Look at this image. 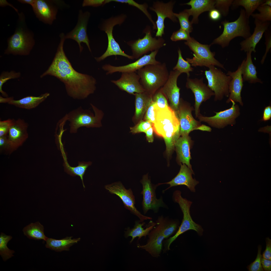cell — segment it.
Returning a JSON list of instances; mask_svg holds the SVG:
<instances>
[{"instance_id":"36","label":"cell","mask_w":271,"mask_h":271,"mask_svg":"<svg viewBox=\"0 0 271 271\" xmlns=\"http://www.w3.org/2000/svg\"><path fill=\"white\" fill-rule=\"evenodd\" d=\"M23 231L24 235L30 239L46 241L48 238L44 234L43 226L39 222L30 224L23 228Z\"/></svg>"},{"instance_id":"31","label":"cell","mask_w":271,"mask_h":271,"mask_svg":"<svg viewBox=\"0 0 271 271\" xmlns=\"http://www.w3.org/2000/svg\"><path fill=\"white\" fill-rule=\"evenodd\" d=\"M252 52L250 51L247 52L246 58L244 59L242 70L243 82L247 81L251 84L257 83L262 84L263 82L257 77L256 67L252 59Z\"/></svg>"},{"instance_id":"44","label":"cell","mask_w":271,"mask_h":271,"mask_svg":"<svg viewBox=\"0 0 271 271\" xmlns=\"http://www.w3.org/2000/svg\"><path fill=\"white\" fill-rule=\"evenodd\" d=\"M20 72H16L14 71L3 72L0 76V92L2 95L5 97H8L7 94L2 89L3 85L9 80L18 78L21 76Z\"/></svg>"},{"instance_id":"51","label":"cell","mask_w":271,"mask_h":271,"mask_svg":"<svg viewBox=\"0 0 271 271\" xmlns=\"http://www.w3.org/2000/svg\"><path fill=\"white\" fill-rule=\"evenodd\" d=\"M14 120L9 119L0 121V137L7 135Z\"/></svg>"},{"instance_id":"26","label":"cell","mask_w":271,"mask_h":271,"mask_svg":"<svg viewBox=\"0 0 271 271\" xmlns=\"http://www.w3.org/2000/svg\"><path fill=\"white\" fill-rule=\"evenodd\" d=\"M254 23L255 27L252 35L240 43L241 51L246 52L251 51L255 53L256 45L262 38L264 33L270 27V24L269 22H263L256 19H255Z\"/></svg>"},{"instance_id":"33","label":"cell","mask_w":271,"mask_h":271,"mask_svg":"<svg viewBox=\"0 0 271 271\" xmlns=\"http://www.w3.org/2000/svg\"><path fill=\"white\" fill-rule=\"evenodd\" d=\"M134 95L135 97V111L133 119L138 121L142 119L152 99V97L145 91L135 93Z\"/></svg>"},{"instance_id":"35","label":"cell","mask_w":271,"mask_h":271,"mask_svg":"<svg viewBox=\"0 0 271 271\" xmlns=\"http://www.w3.org/2000/svg\"><path fill=\"white\" fill-rule=\"evenodd\" d=\"M156 227L161 231L165 238L174 234L179 227V222L163 215L159 216L156 222Z\"/></svg>"},{"instance_id":"32","label":"cell","mask_w":271,"mask_h":271,"mask_svg":"<svg viewBox=\"0 0 271 271\" xmlns=\"http://www.w3.org/2000/svg\"><path fill=\"white\" fill-rule=\"evenodd\" d=\"M144 222L137 221L135 222L134 227L132 228H128L125 232V236L127 238L129 236L132 237L130 243L132 242L136 237H138L139 240L143 237H145L148 236L150 231L156 224V222L151 220L145 228L143 227L145 224Z\"/></svg>"},{"instance_id":"1","label":"cell","mask_w":271,"mask_h":271,"mask_svg":"<svg viewBox=\"0 0 271 271\" xmlns=\"http://www.w3.org/2000/svg\"><path fill=\"white\" fill-rule=\"evenodd\" d=\"M59 36L60 41L52 62L40 78L47 75L54 76L64 84L69 96L75 99H85L94 92L96 80L92 76L79 73L73 69L63 49L65 35L61 33Z\"/></svg>"},{"instance_id":"22","label":"cell","mask_w":271,"mask_h":271,"mask_svg":"<svg viewBox=\"0 0 271 271\" xmlns=\"http://www.w3.org/2000/svg\"><path fill=\"white\" fill-rule=\"evenodd\" d=\"M57 1L35 0L31 6L36 17L44 23L51 25L56 19L58 9Z\"/></svg>"},{"instance_id":"47","label":"cell","mask_w":271,"mask_h":271,"mask_svg":"<svg viewBox=\"0 0 271 271\" xmlns=\"http://www.w3.org/2000/svg\"><path fill=\"white\" fill-rule=\"evenodd\" d=\"M262 247L261 245L258 246V253L254 261L249 265L247 268L249 271H263L261 263L262 255L261 254Z\"/></svg>"},{"instance_id":"28","label":"cell","mask_w":271,"mask_h":271,"mask_svg":"<svg viewBox=\"0 0 271 271\" xmlns=\"http://www.w3.org/2000/svg\"><path fill=\"white\" fill-rule=\"evenodd\" d=\"M49 95L46 93L37 96H28L18 100L14 99L13 97L3 98L1 96L0 103H7L19 108L30 109L37 106Z\"/></svg>"},{"instance_id":"43","label":"cell","mask_w":271,"mask_h":271,"mask_svg":"<svg viewBox=\"0 0 271 271\" xmlns=\"http://www.w3.org/2000/svg\"><path fill=\"white\" fill-rule=\"evenodd\" d=\"M174 15L179 20L180 26V29L189 33L192 31L193 30L192 24L189 20V15L185 9L178 14L174 13Z\"/></svg>"},{"instance_id":"54","label":"cell","mask_w":271,"mask_h":271,"mask_svg":"<svg viewBox=\"0 0 271 271\" xmlns=\"http://www.w3.org/2000/svg\"><path fill=\"white\" fill-rule=\"evenodd\" d=\"M105 4V0H84L83 2L82 6L83 7L86 6L97 7Z\"/></svg>"},{"instance_id":"42","label":"cell","mask_w":271,"mask_h":271,"mask_svg":"<svg viewBox=\"0 0 271 271\" xmlns=\"http://www.w3.org/2000/svg\"><path fill=\"white\" fill-rule=\"evenodd\" d=\"M258 13L252 14L251 16L255 19L263 22L271 21V7L267 6H260L257 9Z\"/></svg>"},{"instance_id":"55","label":"cell","mask_w":271,"mask_h":271,"mask_svg":"<svg viewBox=\"0 0 271 271\" xmlns=\"http://www.w3.org/2000/svg\"><path fill=\"white\" fill-rule=\"evenodd\" d=\"M209 15L210 18L212 20L217 21L220 19L222 14L216 8H214L210 11Z\"/></svg>"},{"instance_id":"53","label":"cell","mask_w":271,"mask_h":271,"mask_svg":"<svg viewBox=\"0 0 271 271\" xmlns=\"http://www.w3.org/2000/svg\"><path fill=\"white\" fill-rule=\"evenodd\" d=\"M266 247L263 253L262 257L271 260V239L269 237L266 238Z\"/></svg>"},{"instance_id":"57","label":"cell","mask_w":271,"mask_h":271,"mask_svg":"<svg viewBox=\"0 0 271 271\" xmlns=\"http://www.w3.org/2000/svg\"><path fill=\"white\" fill-rule=\"evenodd\" d=\"M271 117V106H268L264 109L262 121H266L269 120Z\"/></svg>"},{"instance_id":"10","label":"cell","mask_w":271,"mask_h":271,"mask_svg":"<svg viewBox=\"0 0 271 271\" xmlns=\"http://www.w3.org/2000/svg\"><path fill=\"white\" fill-rule=\"evenodd\" d=\"M205 71L208 82V86L214 93L215 101L221 100L224 96L229 97V86L231 77L220 69L211 65Z\"/></svg>"},{"instance_id":"60","label":"cell","mask_w":271,"mask_h":271,"mask_svg":"<svg viewBox=\"0 0 271 271\" xmlns=\"http://www.w3.org/2000/svg\"><path fill=\"white\" fill-rule=\"evenodd\" d=\"M0 6L1 7H5L7 6H10L13 8L18 14L19 13L17 9L13 5L8 3L6 0H0Z\"/></svg>"},{"instance_id":"14","label":"cell","mask_w":271,"mask_h":271,"mask_svg":"<svg viewBox=\"0 0 271 271\" xmlns=\"http://www.w3.org/2000/svg\"><path fill=\"white\" fill-rule=\"evenodd\" d=\"M141 183L143 187L141 192L143 196L142 205L145 214L150 210L157 213L160 207H166L162 197L157 198L155 190L157 185H154L152 183L148 175L143 176Z\"/></svg>"},{"instance_id":"24","label":"cell","mask_w":271,"mask_h":271,"mask_svg":"<svg viewBox=\"0 0 271 271\" xmlns=\"http://www.w3.org/2000/svg\"><path fill=\"white\" fill-rule=\"evenodd\" d=\"M244 61V59L235 71H228L226 74L232 78L229 85V95L228 99L226 101L227 103H229L231 102V100H232L235 102H238L241 105H243L241 92L243 85L242 70Z\"/></svg>"},{"instance_id":"5","label":"cell","mask_w":271,"mask_h":271,"mask_svg":"<svg viewBox=\"0 0 271 271\" xmlns=\"http://www.w3.org/2000/svg\"><path fill=\"white\" fill-rule=\"evenodd\" d=\"M137 73L145 91L152 97L156 90L164 85L169 75L166 63L161 62L147 65L138 70Z\"/></svg>"},{"instance_id":"40","label":"cell","mask_w":271,"mask_h":271,"mask_svg":"<svg viewBox=\"0 0 271 271\" xmlns=\"http://www.w3.org/2000/svg\"><path fill=\"white\" fill-rule=\"evenodd\" d=\"M178 52V61L175 66L173 68V70H177L181 74L183 73H186L187 78H189L190 76V72H192L193 69L191 67V65L183 58L181 51L179 48Z\"/></svg>"},{"instance_id":"64","label":"cell","mask_w":271,"mask_h":271,"mask_svg":"<svg viewBox=\"0 0 271 271\" xmlns=\"http://www.w3.org/2000/svg\"><path fill=\"white\" fill-rule=\"evenodd\" d=\"M260 6H267L271 7V0H265V1Z\"/></svg>"},{"instance_id":"3","label":"cell","mask_w":271,"mask_h":271,"mask_svg":"<svg viewBox=\"0 0 271 271\" xmlns=\"http://www.w3.org/2000/svg\"><path fill=\"white\" fill-rule=\"evenodd\" d=\"M17 25L14 33L8 41L4 53L14 55H27L33 48L35 42L33 33L26 27L22 13L18 14Z\"/></svg>"},{"instance_id":"56","label":"cell","mask_w":271,"mask_h":271,"mask_svg":"<svg viewBox=\"0 0 271 271\" xmlns=\"http://www.w3.org/2000/svg\"><path fill=\"white\" fill-rule=\"evenodd\" d=\"M0 147L1 149L9 151L7 135L0 137Z\"/></svg>"},{"instance_id":"2","label":"cell","mask_w":271,"mask_h":271,"mask_svg":"<svg viewBox=\"0 0 271 271\" xmlns=\"http://www.w3.org/2000/svg\"><path fill=\"white\" fill-rule=\"evenodd\" d=\"M155 121L152 127L155 133L163 138L166 151L169 155L180 137L179 121L177 112L169 106L163 109L155 107Z\"/></svg>"},{"instance_id":"61","label":"cell","mask_w":271,"mask_h":271,"mask_svg":"<svg viewBox=\"0 0 271 271\" xmlns=\"http://www.w3.org/2000/svg\"><path fill=\"white\" fill-rule=\"evenodd\" d=\"M198 129L202 131H210L211 130V128L206 125L201 124L198 128Z\"/></svg>"},{"instance_id":"19","label":"cell","mask_w":271,"mask_h":271,"mask_svg":"<svg viewBox=\"0 0 271 271\" xmlns=\"http://www.w3.org/2000/svg\"><path fill=\"white\" fill-rule=\"evenodd\" d=\"M183 104H179L176 112L180 124V136L189 134L191 131L198 129L201 125L200 122L195 120L192 116V111L194 108L190 103L185 102Z\"/></svg>"},{"instance_id":"45","label":"cell","mask_w":271,"mask_h":271,"mask_svg":"<svg viewBox=\"0 0 271 271\" xmlns=\"http://www.w3.org/2000/svg\"><path fill=\"white\" fill-rule=\"evenodd\" d=\"M234 0H217L215 1V8L218 10L222 15L226 16L228 15L230 7Z\"/></svg>"},{"instance_id":"39","label":"cell","mask_w":271,"mask_h":271,"mask_svg":"<svg viewBox=\"0 0 271 271\" xmlns=\"http://www.w3.org/2000/svg\"><path fill=\"white\" fill-rule=\"evenodd\" d=\"M12 238V236L7 235L1 232L0 235V254L3 260L6 261L14 256L15 251L10 249L7 246L8 242Z\"/></svg>"},{"instance_id":"8","label":"cell","mask_w":271,"mask_h":271,"mask_svg":"<svg viewBox=\"0 0 271 271\" xmlns=\"http://www.w3.org/2000/svg\"><path fill=\"white\" fill-rule=\"evenodd\" d=\"M193 52L192 58H187L186 60L194 67L205 66L209 67L211 65L216 66L226 70L223 64L216 59L215 53L211 52L210 45L203 44L191 37L184 42Z\"/></svg>"},{"instance_id":"4","label":"cell","mask_w":271,"mask_h":271,"mask_svg":"<svg viewBox=\"0 0 271 271\" xmlns=\"http://www.w3.org/2000/svg\"><path fill=\"white\" fill-rule=\"evenodd\" d=\"M221 23L224 27L223 31L214 40L211 45L218 44L224 48L228 46L231 41L235 38L241 37L246 39L251 35L249 18L244 9H241L239 16L236 20L229 22L225 20Z\"/></svg>"},{"instance_id":"27","label":"cell","mask_w":271,"mask_h":271,"mask_svg":"<svg viewBox=\"0 0 271 271\" xmlns=\"http://www.w3.org/2000/svg\"><path fill=\"white\" fill-rule=\"evenodd\" d=\"M148 236V238L146 243L143 245L138 244L137 247L145 250L152 257L158 258L160 256L165 238L155 226Z\"/></svg>"},{"instance_id":"37","label":"cell","mask_w":271,"mask_h":271,"mask_svg":"<svg viewBox=\"0 0 271 271\" xmlns=\"http://www.w3.org/2000/svg\"><path fill=\"white\" fill-rule=\"evenodd\" d=\"M265 0H235L232 5V8L234 9L239 6L243 7L245 9V13L247 17L253 14L257 8Z\"/></svg>"},{"instance_id":"13","label":"cell","mask_w":271,"mask_h":271,"mask_svg":"<svg viewBox=\"0 0 271 271\" xmlns=\"http://www.w3.org/2000/svg\"><path fill=\"white\" fill-rule=\"evenodd\" d=\"M104 188L111 194L118 196L122 200L125 207L137 216L141 222L152 219L151 217L142 214L136 208L135 206V197L131 189H126L120 182L106 185L104 186Z\"/></svg>"},{"instance_id":"7","label":"cell","mask_w":271,"mask_h":271,"mask_svg":"<svg viewBox=\"0 0 271 271\" xmlns=\"http://www.w3.org/2000/svg\"><path fill=\"white\" fill-rule=\"evenodd\" d=\"M91 105L94 115L90 110L83 109L80 107L71 111L66 115V119L70 122L71 133L77 132V129L82 127H99L102 126L101 121L104 115L103 112L92 104Z\"/></svg>"},{"instance_id":"15","label":"cell","mask_w":271,"mask_h":271,"mask_svg":"<svg viewBox=\"0 0 271 271\" xmlns=\"http://www.w3.org/2000/svg\"><path fill=\"white\" fill-rule=\"evenodd\" d=\"M186 88L190 89L194 94L195 102L194 110L196 117L200 115V107L201 104L214 96V92L204 83L203 78L198 79L187 78L186 84Z\"/></svg>"},{"instance_id":"41","label":"cell","mask_w":271,"mask_h":271,"mask_svg":"<svg viewBox=\"0 0 271 271\" xmlns=\"http://www.w3.org/2000/svg\"><path fill=\"white\" fill-rule=\"evenodd\" d=\"M111 2H114L128 4L129 5L135 7L142 11L146 16L153 25V29H157L155 23L153 20L151 15L147 10L148 6L146 3L142 4H139L133 0H111Z\"/></svg>"},{"instance_id":"9","label":"cell","mask_w":271,"mask_h":271,"mask_svg":"<svg viewBox=\"0 0 271 271\" xmlns=\"http://www.w3.org/2000/svg\"><path fill=\"white\" fill-rule=\"evenodd\" d=\"M125 18L126 16L122 15L111 17L105 20L102 24L101 29L105 31L107 34L108 44L105 52L100 56L95 58L97 62H100L108 57L112 55H121L130 59H134L131 55L127 54L122 50L118 43L115 40L113 35L114 26L117 24H121Z\"/></svg>"},{"instance_id":"38","label":"cell","mask_w":271,"mask_h":271,"mask_svg":"<svg viewBox=\"0 0 271 271\" xmlns=\"http://www.w3.org/2000/svg\"><path fill=\"white\" fill-rule=\"evenodd\" d=\"M66 159H64L63 166L65 171L67 173L72 176H79L82 181L83 186L85 187L83 181V177L87 168L91 164L90 162H78V166L75 167L71 166L66 161Z\"/></svg>"},{"instance_id":"49","label":"cell","mask_w":271,"mask_h":271,"mask_svg":"<svg viewBox=\"0 0 271 271\" xmlns=\"http://www.w3.org/2000/svg\"><path fill=\"white\" fill-rule=\"evenodd\" d=\"M191 38L189 32L180 29L173 33L170 37V39L172 41H176L181 40L187 41Z\"/></svg>"},{"instance_id":"58","label":"cell","mask_w":271,"mask_h":271,"mask_svg":"<svg viewBox=\"0 0 271 271\" xmlns=\"http://www.w3.org/2000/svg\"><path fill=\"white\" fill-rule=\"evenodd\" d=\"M261 263L263 269L265 271L271 270V260L262 257Z\"/></svg>"},{"instance_id":"6","label":"cell","mask_w":271,"mask_h":271,"mask_svg":"<svg viewBox=\"0 0 271 271\" xmlns=\"http://www.w3.org/2000/svg\"><path fill=\"white\" fill-rule=\"evenodd\" d=\"M181 194L180 191L176 190L173 192L172 198L174 202L178 204L182 212V221L174 235L163 241L164 252L170 250V247L171 244L179 235L188 230H194L200 236L202 235L204 230L202 227L193 221L190 214V208L192 202L183 198Z\"/></svg>"},{"instance_id":"50","label":"cell","mask_w":271,"mask_h":271,"mask_svg":"<svg viewBox=\"0 0 271 271\" xmlns=\"http://www.w3.org/2000/svg\"><path fill=\"white\" fill-rule=\"evenodd\" d=\"M155 103L152 100L145 112L144 120L150 121L153 124L155 122Z\"/></svg>"},{"instance_id":"48","label":"cell","mask_w":271,"mask_h":271,"mask_svg":"<svg viewBox=\"0 0 271 271\" xmlns=\"http://www.w3.org/2000/svg\"><path fill=\"white\" fill-rule=\"evenodd\" d=\"M153 123L147 121L141 120L134 126L130 128V132L133 134L144 132L152 126Z\"/></svg>"},{"instance_id":"34","label":"cell","mask_w":271,"mask_h":271,"mask_svg":"<svg viewBox=\"0 0 271 271\" xmlns=\"http://www.w3.org/2000/svg\"><path fill=\"white\" fill-rule=\"evenodd\" d=\"M72 237H67L61 239L57 240L48 238L46 240V247L56 252L69 251L70 248L74 244L78 243L81 238L72 239Z\"/></svg>"},{"instance_id":"30","label":"cell","mask_w":271,"mask_h":271,"mask_svg":"<svg viewBox=\"0 0 271 271\" xmlns=\"http://www.w3.org/2000/svg\"><path fill=\"white\" fill-rule=\"evenodd\" d=\"M215 1L212 0H191L189 2L184 4L190 6L189 9H185L189 16L192 15L193 18L191 21L192 24L197 23L198 17L202 13L210 11L215 8Z\"/></svg>"},{"instance_id":"59","label":"cell","mask_w":271,"mask_h":271,"mask_svg":"<svg viewBox=\"0 0 271 271\" xmlns=\"http://www.w3.org/2000/svg\"><path fill=\"white\" fill-rule=\"evenodd\" d=\"M153 127L152 126L144 132L146 134L147 140L149 142L152 143L153 141Z\"/></svg>"},{"instance_id":"11","label":"cell","mask_w":271,"mask_h":271,"mask_svg":"<svg viewBox=\"0 0 271 271\" xmlns=\"http://www.w3.org/2000/svg\"><path fill=\"white\" fill-rule=\"evenodd\" d=\"M143 32L145 35L143 38L127 42L131 48V56L133 59H138L150 51L159 50L166 45L165 40L162 37H159L157 39L152 37L149 26H147Z\"/></svg>"},{"instance_id":"16","label":"cell","mask_w":271,"mask_h":271,"mask_svg":"<svg viewBox=\"0 0 271 271\" xmlns=\"http://www.w3.org/2000/svg\"><path fill=\"white\" fill-rule=\"evenodd\" d=\"M158 51H154L151 52L149 54H145L134 62L126 65L115 66L106 64L102 66V69L106 72L107 75L116 72H136L147 65L160 63V62L157 60L155 58Z\"/></svg>"},{"instance_id":"46","label":"cell","mask_w":271,"mask_h":271,"mask_svg":"<svg viewBox=\"0 0 271 271\" xmlns=\"http://www.w3.org/2000/svg\"><path fill=\"white\" fill-rule=\"evenodd\" d=\"M153 101L155 103V107L158 109H163L169 106L167 98L160 90L152 97Z\"/></svg>"},{"instance_id":"52","label":"cell","mask_w":271,"mask_h":271,"mask_svg":"<svg viewBox=\"0 0 271 271\" xmlns=\"http://www.w3.org/2000/svg\"><path fill=\"white\" fill-rule=\"evenodd\" d=\"M265 43L266 50L265 54L262 57L261 61L262 64L263 63L266 58L267 54L271 47V29L270 27L265 32Z\"/></svg>"},{"instance_id":"25","label":"cell","mask_w":271,"mask_h":271,"mask_svg":"<svg viewBox=\"0 0 271 271\" xmlns=\"http://www.w3.org/2000/svg\"><path fill=\"white\" fill-rule=\"evenodd\" d=\"M194 174L192 170L190 169L185 164H181L180 171L177 175L171 181L164 183H159V185L163 184H169L170 186L163 190H166L172 187L178 185H185L192 192L195 191V186L199 182L193 179L192 174Z\"/></svg>"},{"instance_id":"23","label":"cell","mask_w":271,"mask_h":271,"mask_svg":"<svg viewBox=\"0 0 271 271\" xmlns=\"http://www.w3.org/2000/svg\"><path fill=\"white\" fill-rule=\"evenodd\" d=\"M140 77L136 72H125L122 73L119 79L116 80H112L111 82L121 90L134 95L135 93L145 92L140 84Z\"/></svg>"},{"instance_id":"18","label":"cell","mask_w":271,"mask_h":271,"mask_svg":"<svg viewBox=\"0 0 271 271\" xmlns=\"http://www.w3.org/2000/svg\"><path fill=\"white\" fill-rule=\"evenodd\" d=\"M90 16L88 11L83 13L82 10L79 11L77 23L75 28L65 35V39H70L76 41L79 46L80 52L83 49L81 43L86 44L89 51L91 52L89 40L87 32L88 22Z\"/></svg>"},{"instance_id":"29","label":"cell","mask_w":271,"mask_h":271,"mask_svg":"<svg viewBox=\"0 0 271 271\" xmlns=\"http://www.w3.org/2000/svg\"><path fill=\"white\" fill-rule=\"evenodd\" d=\"M192 143L189 134L180 136L176 141L175 145L179 162L186 165L192 170L190 163L191 159L190 150Z\"/></svg>"},{"instance_id":"62","label":"cell","mask_w":271,"mask_h":271,"mask_svg":"<svg viewBox=\"0 0 271 271\" xmlns=\"http://www.w3.org/2000/svg\"><path fill=\"white\" fill-rule=\"evenodd\" d=\"M258 131L263 132H267L270 133L271 132L270 126H268L260 128L258 130Z\"/></svg>"},{"instance_id":"20","label":"cell","mask_w":271,"mask_h":271,"mask_svg":"<svg viewBox=\"0 0 271 271\" xmlns=\"http://www.w3.org/2000/svg\"><path fill=\"white\" fill-rule=\"evenodd\" d=\"M28 127V124L23 119L14 120L7 135L11 152L21 146L27 139Z\"/></svg>"},{"instance_id":"17","label":"cell","mask_w":271,"mask_h":271,"mask_svg":"<svg viewBox=\"0 0 271 271\" xmlns=\"http://www.w3.org/2000/svg\"><path fill=\"white\" fill-rule=\"evenodd\" d=\"M174 3L173 1H170L166 3L156 1L153 3L152 7L150 8V10L156 13L157 17L155 23L157 30L156 37H162V35L164 34V21L166 18H168L173 22L177 21L173 11Z\"/></svg>"},{"instance_id":"21","label":"cell","mask_w":271,"mask_h":271,"mask_svg":"<svg viewBox=\"0 0 271 271\" xmlns=\"http://www.w3.org/2000/svg\"><path fill=\"white\" fill-rule=\"evenodd\" d=\"M181 74L176 70L169 72V78L160 90L169 100L170 107L177 112L180 103V88L177 85V80Z\"/></svg>"},{"instance_id":"12","label":"cell","mask_w":271,"mask_h":271,"mask_svg":"<svg viewBox=\"0 0 271 271\" xmlns=\"http://www.w3.org/2000/svg\"><path fill=\"white\" fill-rule=\"evenodd\" d=\"M231 107L219 112H215L216 114L213 116L208 117L201 114L197 117L199 121L208 123L212 127L223 128L228 125H232L236 123V119L240 114V108L232 100Z\"/></svg>"},{"instance_id":"63","label":"cell","mask_w":271,"mask_h":271,"mask_svg":"<svg viewBox=\"0 0 271 271\" xmlns=\"http://www.w3.org/2000/svg\"><path fill=\"white\" fill-rule=\"evenodd\" d=\"M18 1L22 3L29 4L32 6L35 0H19Z\"/></svg>"}]
</instances>
